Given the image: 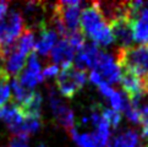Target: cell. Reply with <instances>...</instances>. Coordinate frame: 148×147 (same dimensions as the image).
Instances as JSON below:
<instances>
[{"label": "cell", "instance_id": "6da1fadb", "mask_svg": "<svg viewBox=\"0 0 148 147\" xmlns=\"http://www.w3.org/2000/svg\"><path fill=\"white\" fill-rule=\"evenodd\" d=\"M115 63L120 70H127L141 80L148 78V45L118 48L115 50Z\"/></svg>", "mask_w": 148, "mask_h": 147}, {"label": "cell", "instance_id": "7a4b0ae2", "mask_svg": "<svg viewBox=\"0 0 148 147\" xmlns=\"http://www.w3.org/2000/svg\"><path fill=\"white\" fill-rule=\"evenodd\" d=\"M88 80L87 71L78 70L73 65L60 69L56 76V86L65 98H73Z\"/></svg>", "mask_w": 148, "mask_h": 147}, {"label": "cell", "instance_id": "3957f363", "mask_svg": "<svg viewBox=\"0 0 148 147\" xmlns=\"http://www.w3.org/2000/svg\"><path fill=\"white\" fill-rule=\"evenodd\" d=\"M26 30L22 14L16 10H10L0 19V48L11 45L16 42Z\"/></svg>", "mask_w": 148, "mask_h": 147}, {"label": "cell", "instance_id": "277c9868", "mask_svg": "<svg viewBox=\"0 0 148 147\" xmlns=\"http://www.w3.org/2000/svg\"><path fill=\"white\" fill-rule=\"evenodd\" d=\"M130 25L134 39L142 45H148V3L130 1Z\"/></svg>", "mask_w": 148, "mask_h": 147}, {"label": "cell", "instance_id": "5b68a950", "mask_svg": "<svg viewBox=\"0 0 148 147\" xmlns=\"http://www.w3.org/2000/svg\"><path fill=\"white\" fill-rule=\"evenodd\" d=\"M105 26H108L105 21L102 10H100L98 1L92 3L89 6L81 11V19H80V28L84 37L92 38L94 34H97L100 30H103Z\"/></svg>", "mask_w": 148, "mask_h": 147}, {"label": "cell", "instance_id": "8992f818", "mask_svg": "<svg viewBox=\"0 0 148 147\" xmlns=\"http://www.w3.org/2000/svg\"><path fill=\"white\" fill-rule=\"evenodd\" d=\"M48 93H49V104L56 124L62 129H65L66 133L69 134L72 129H75V115H73L72 109L67 107L61 101L58 92L53 87H49Z\"/></svg>", "mask_w": 148, "mask_h": 147}, {"label": "cell", "instance_id": "52a82bcc", "mask_svg": "<svg viewBox=\"0 0 148 147\" xmlns=\"http://www.w3.org/2000/svg\"><path fill=\"white\" fill-rule=\"evenodd\" d=\"M93 70L98 72L100 77L103 78V81L107 82L108 85H110V83H118L120 81V77H121L120 67L116 65L114 58L102 49H100L98 54Z\"/></svg>", "mask_w": 148, "mask_h": 147}, {"label": "cell", "instance_id": "ba28073f", "mask_svg": "<svg viewBox=\"0 0 148 147\" xmlns=\"http://www.w3.org/2000/svg\"><path fill=\"white\" fill-rule=\"evenodd\" d=\"M20 83L27 90H31L36 87L37 83H39L44 80L42 76V69H40V63L37 58V53L33 50L28 54V61H27V67L17 77Z\"/></svg>", "mask_w": 148, "mask_h": 147}, {"label": "cell", "instance_id": "9c48e42d", "mask_svg": "<svg viewBox=\"0 0 148 147\" xmlns=\"http://www.w3.org/2000/svg\"><path fill=\"white\" fill-rule=\"evenodd\" d=\"M113 39L116 41L119 48H129L134 42V33L130 25V21L126 17H119L109 23Z\"/></svg>", "mask_w": 148, "mask_h": 147}, {"label": "cell", "instance_id": "30bf717a", "mask_svg": "<svg viewBox=\"0 0 148 147\" xmlns=\"http://www.w3.org/2000/svg\"><path fill=\"white\" fill-rule=\"evenodd\" d=\"M49 59L60 69L71 66L75 59V49L69 44L66 39H59L49 53Z\"/></svg>", "mask_w": 148, "mask_h": 147}, {"label": "cell", "instance_id": "8fae6325", "mask_svg": "<svg viewBox=\"0 0 148 147\" xmlns=\"http://www.w3.org/2000/svg\"><path fill=\"white\" fill-rule=\"evenodd\" d=\"M99 52L100 49L98 45H96L94 43H86L83 45V48L78 50L77 54L75 55V59H73L75 65L73 66L83 71H87L88 69H94Z\"/></svg>", "mask_w": 148, "mask_h": 147}, {"label": "cell", "instance_id": "7c38bea8", "mask_svg": "<svg viewBox=\"0 0 148 147\" xmlns=\"http://www.w3.org/2000/svg\"><path fill=\"white\" fill-rule=\"evenodd\" d=\"M38 32L40 34V38L34 45V52L36 53H39L43 56H47V55H49L53 47L58 43V37H59V34L56 33V31L50 25L42 26L38 30Z\"/></svg>", "mask_w": 148, "mask_h": 147}, {"label": "cell", "instance_id": "4fadbf2b", "mask_svg": "<svg viewBox=\"0 0 148 147\" xmlns=\"http://www.w3.org/2000/svg\"><path fill=\"white\" fill-rule=\"evenodd\" d=\"M0 119H3L6 123V125L12 134L23 123L25 117L22 112H21L20 107L11 101V102H8L6 104H4L3 107H0Z\"/></svg>", "mask_w": 148, "mask_h": 147}, {"label": "cell", "instance_id": "5bb4252c", "mask_svg": "<svg viewBox=\"0 0 148 147\" xmlns=\"http://www.w3.org/2000/svg\"><path fill=\"white\" fill-rule=\"evenodd\" d=\"M138 141L140 136L136 130H125L114 137H110L107 147H136Z\"/></svg>", "mask_w": 148, "mask_h": 147}, {"label": "cell", "instance_id": "9a60e30c", "mask_svg": "<svg viewBox=\"0 0 148 147\" xmlns=\"http://www.w3.org/2000/svg\"><path fill=\"white\" fill-rule=\"evenodd\" d=\"M25 118L29 119H42V96L39 92H33L32 97L27 103L20 107Z\"/></svg>", "mask_w": 148, "mask_h": 147}, {"label": "cell", "instance_id": "2e32d148", "mask_svg": "<svg viewBox=\"0 0 148 147\" xmlns=\"http://www.w3.org/2000/svg\"><path fill=\"white\" fill-rule=\"evenodd\" d=\"M70 137L77 144L78 147H105L97 137L94 133H84V134H78L76 129H72L70 133Z\"/></svg>", "mask_w": 148, "mask_h": 147}, {"label": "cell", "instance_id": "e0dca14e", "mask_svg": "<svg viewBox=\"0 0 148 147\" xmlns=\"http://www.w3.org/2000/svg\"><path fill=\"white\" fill-rule=\"evenodd\" d=\"M12 90V94H14V103H16L18 107H22L25 103H27L29 101V98L32 97V94L34 91L27 90L26 87H23L20 83L17 77H14L11 81V88Z\"/></svg>", "mask_w": 148, "mask_h": 147}, {"label": "cell", "instance_id": "ac0fdd59", "mask_svg": "<svg viewBox=\"0 0 148 147\" xmlns=\"http://www.w3.org/2000/svg\"><path fill=\"white\" fill-rule=\"evenodd\" d=\"M36 36L32 30H29L26 27L23 31V33L21 34V37L16 41V47L18 48L20 52H22L25 55L29 54L31 52L34 50V45H36Z\"/></svg>", "mask_w": 148, "mask_h": 147}, {"label": "cell", "instance_id": "d6986e66", "mask_svg": "<svg viewBox=\"0 0 148 147\" xmlns=\"http://www.w3.org/2000/svg\"><path fill=\"white\" fill-rule=\"evenodd\" d=\"M100 114H102L103 119L108 123V125L113 129H118V126L121 123V114L120 112H116V110L112 109V108H105L103 106H100Z\"/></svg>", "mask_w": 148, "mask_h": 147}, {"label": "cell", "instance_id": "ffe728a7", "mask_svg": "<svg viewBox=\"0 0 148 147\" xmlns=\"http://www.w3.org/2000/svg\"><path fill=\"white\" fill-rule=\"evenodd\" d=\"M11 98V90L9 82H0V107L6 104Z\"/></svg>", "mask_w": 148, "mask_h": 147}, {"label": "cell", "instance_id": "44dd1931", "mask_svg": "<svg viewBox=\"0 0 148 147\" xmlns=\"http://www.w3.org/2000/svg\"><path fill=\"white\" fill-rule=\"evenodd\" d=\"M124 112H125L126 118H127L131 123H135V124L140 123V108H136L130 104Z\"/></svg>", "mask_w": 148, "mask_h": 147}, {"label": "cell", "instance_id": "7402d4cb", "mask_svg": "<svg viewBox=\"0 0 148 147\" xmlns=\"http://www.w3.org/2000/svg\"><path fill=\"white\" fill-rule=\"evenodd\" d=\"M60 71V67L59 66H56V65H48L45 67V69L42 71V76H43V78H50V77H56L58 76V74H59Z\"/></svg>", "mask_w": 148, "mask_h": 147}, {"label": "cell", "instance_id": "603a6c76", "mask_svg": "<svg viewBox=\"0 0 148 147\" xmlns=\"http://www.w3.org/2000/svg\"><path fill=\"white\" fill-rule=\"evenodd\" d=\"M140 123L143 126H148V104L140 109Z\"/></svg>", "mask_w": 148, "mask_h": 147}, {"label": "cell", "instance_id": "cb8c5ba5", "mask_svg": "<svg viewBox=\"0 0 148 147\" xmlns=\"http://www.w3.org/2000/svg\"><path fill=\"white\" fill-rule=\"evenodd\" d=\"M9 3L8 1H0V19H3L8 12Z\"/></svg>", "mask_w": 148, "mask_h": 147}, {"label": "cell", "instance_id": "d4e9b609", "mask_svg": "<svg viewBox=\"0 0 148 147\" xmlns=\"http://www.w3.org/2000/svg\"><path fill=\"white\" fill-rule=\"evenodd\" d=\"M142 137L148 141V126H143V129H142Z\"/></svg>", "mask_w": 148, "mask_h": 147}, {"label": "cell", "instance_id": "484cf974", "mask_svg": "<svg viewBox=\"0 0 148 147\" xmlns=\"http://www.w3.org/2000/svg\"><path fill=\"white\" fill-rule=\"evenodd\" d=\"M141 147H148V146H141Z\"/></svg>", "mask_w": 148, "mask_h": 147}]
</instances>
